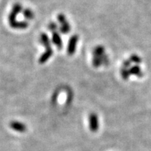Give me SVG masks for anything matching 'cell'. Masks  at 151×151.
I'll use <instances>...</instances> for the list:
<instances>
[{
    "label": "cell",
    "mask_w": 151,
    "mask_h": 151,
    "mask_svg": "<svg viewBox=\"0 0 151 151\" xmlns=\"http://www.w3.org/2000/svg\"><path fill=\"white\" fill-rule=\"evenodd\" d=\"M9 24L11 27L15 29H25L29 26V23L26 20L19 21L17 20V16L10 12L8 17Z\"/></svg>",
    "instance_id": "cell-2"
},
{
    "label": "cell",
    "mask_w": 151,
    "mask_h": 151,
    "mask_svg": "<svg viewBox=\"0 0 151 151\" xmlns=\"http://www.w3.org/2000/svg\"><path fill=\"white\" fill-rule=\"evenodd\" d=\"M52 54H53V50H52V47L49 48H46V50L41 55L40 58H39V63L41 65L45 64L51 58Z\"/></svg>",
    "instance_id": "cell-6"
},
{
    "label": "cell",
    "mask_w": 151,
    "mask_h": 151,
    "mask_svg": "<svg viewBox=\"0 0 151 151\" xmlns=\"http://www.w3.org/2000/svg\"><path fill=\"white\" fill-rule=\"evenodd\" d=\"M22 14H23L24 18L27 20H31L35 18V13H34V11L32 9L29 8L23 9Z\"/></svg>",
    "instance_id": "cell-10"
},
{
    "label": "cell",
    "mask_w": 151,
    "mask_h": 151,
    "mask_svg": "<svg viewBox=\"0 0 151 151\" xmlns=\"http://www.w3.org/2000/svg\"><path fill=\"white\" fill-rule=\"evenodd\" d=\"M89 122L90 130L92 132H96L99 127V122H98V117L94 113H92L89 116Z\"/></svg>",
    "instance_id": "cell-7"
},
{
    "label": "cell",
    "mask_w": 151,
    "mask_h": 151,
    "mask_svg": "<svg viewBox=\"0 0 151 151\" xmlns=\"http://www.w3.org/2000/svg\"><path fill=\"white\" fill-rule=\"evenodd\" d=\"M52 33V43L58 48V50H61L63 48V41L61 35L58 31Z\"/></svg>",
    "instance_id": "cell-5"
},
{
    "label": "cell",
    "mask_w": 151,
    "mask_h": 151,
    "mask_svg": "<svg viewBox=\"0 0 151 151\" xmlns=\"http://www.w3.org/2000/svg\"><path fill=\"white\" fill-rule=\"evenodd\" d=\"M10 127L12 129L18 132H24L26 131V125L22 122L13 121L10 123Z\"/></svg>",
    "instance_id": "cell-9"
},
{
    "label": "cell",
    "mask_w": 151,
    "mask_h": 151,
    "mask_svg": "<svg viewBox=\"0 0 151 151\" xmlns=\"http://www.w3.org/2000/svg\"><path fill=\"white\" fill-rule=\"evenodd\" d=\"M39 42L46 48H51V41L46 33H41L39 36Z\"/></svg>",
    "instance_id": "cell-8"
},
{
    "label": "cell",
    "mask_w": 151,
    "mask_h": 151,
    "mask_svg": "<svg viewBox=\"0 0 151 151\" xmlns=\"http://www.w3.org/2000/svg\"><path fill=\"white\" fill-rule=\"evenodd\" d=\"M48 29L50 30V31H51L52 32H54L58 31V28H59V27H58V24L55 22H50L48 24Z\"/></svg>",
    "instance_id": "cell-11"
},
{
    "label": "cell",
    "mask_w": 151,
    "mask_h": 151,
    "mask_svg": "<svg viewBox=\"0 0 151 151\" xmlns=\"http://www.w3.org/2000/svg\"><path fill=\"white\" fill-rule=\"evenodd\" d=\"M78 39L79 37L77 35H73L70 37L69 42H68V46L67 48V52L69 55H73L76 52L77 43H78Z\"/></svg>",
    "instance_id": "cell-4"
},
{
    "label": "cell",
    "mask_w": 151,
    "mask_h": 151,
    "mask_svg": "<svg viewBox=\"0 0 151 151\" xmlns=\"http://www.w3.org/2000/svg\"><path fill=\"white\" fill-rule=\"evenodd\" d=\"M92 65L94 67H99L102 65H106L108 62V58L105 55V50L103 46H98L94 48Z\"/></svg>",
    "instance_id": "cell-1"
},
{
    "label": "cell",
    "mask_w": 151,
    "mask_h": 151,
    "mask_svg": "<svg viewBox=\"0 0 151 151\" xmlns=\"http://www.w3.org/2000/svg\"><path fill=\"white\" fill-rule=\"evenodd\" d=\"M57 18H58V22L60 24V32L63 35H67L71 31V25L66 16L63 14H60L57 17Z\"/></svg>",
    "instance_id": "cell-3"
}]
</instances>
